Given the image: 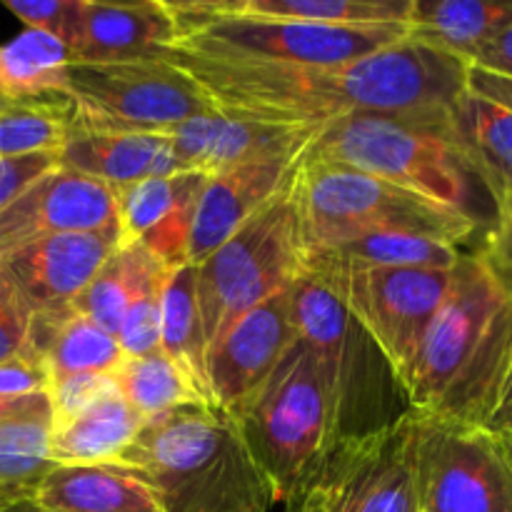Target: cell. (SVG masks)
I'll use <instances>...</instances> for the list:
<instances>
[{
  "label": "cell",
  "instance_id": "6da1fadb",
  "mask_svg": "<svg viewBox=\"0 0 512 512\" xmlns=\"http://www.w3.org/2000/svg\"><path fill=\"white\" fill-rule=\"evenodd\" d=\"M225 113L318 128L360 113L445 120L465 93L468 63L405 38L340 65H273L165 50Z\"/></svg>",
  "mask_w": 512,
  "mask_h": 512
},
{
  "label": "cell",
  "instance_id": "7a4b0ae2",
  "mask_svg": "<svg viewBox=\"0 0 512 512\" xmlns=\"http://www.w3.org/2000/svg\"><path fill=\"white\" fill-rule=\"evenodd\" d=\"M512 358V290L475 250H463L408 383L410 410L483 425Z\"/></svg>",
  "mask_w": 512,
  "mask_h": 512
},
{
  "label": "cell",
  "instance_id": "3957f363",
  "mask_svg": "<svg viewBox=\"0 0 512 512\" xmlns=\"http://www.w3.org/2000/svg\"><path fill=\"white\" fill-rule=\"evenodd\" d=\"M113 465L138 475L163 512H273L278 493L238 420L215 405H185L145 420Z\"/></svg>",
  "mask_w": 512,
  "mask_h": 512
},
{
  "label": "cell",
  "instance_id": "277c9868",
  "mask_svg": "<svg viewBox=\"0 0 512 512\" xmlns=\"http://www.w3.org/2000/svg\"><path fill=\"white\" fill-rule=\"evenodd\" d=\"M290 315L318 360L333 440L388 428L408 413V395L385 355L323 283L300 273L290 288Z\"/></svg>",
  "mask_w": 512,
  "mask_h": 512
},
{
  "label": "cell",
  "instance_id": "5b68a950",
  "mask_svg": "<svg viewBox=\"0 0 512 512\" xmlns=\"http://www.w3.org/2000/svg\"><path fill=\"white\" fill-rule=\"evenodd\" d=\"M303 253L370 233H413L463 248L478 220L398 188L388 180L333 163L300 160L293 178Z\"/></svg>",
  "mask_w": 512,
  "mask_h": 512
},
{
  "label": "cell",
  "instance_id": "8992f818",
  "mask_svg": "<svg viewBox=\"0 0 512 512\" xmlns=\"http://www.w3.org/2000/svg\"><path fill=\"white\" fill-rule=\"evenodd\" d=\"M445 120L380 113L348 115L313 128L300 160L343 165L473 215L470 173L445 140Z\"/></svg>",
  "mask_w": 512,
  "mask_h": 512
},
{
  "label": "cell",
  "instance_id": "52a82bcc",
  "mask_svg": "<svg viewBox=\"0 0 512 512\" xmlns=\"http://www.w3.org/2000/svg\"><path fill=\"white\" fill-rule=\"evenodd\" d=\"M180 28L173 48L218 60L273 65H340L408 38L405 23L340 28L215 10L208 0H165Z\"/></svg>",
  "mask_w": 512,
  "mask_h": 512
},
{
  "label": "cell",
  "instance_id": "ba28073f",
  "mask_svg": "<svg viewBox=\"0 0 512 512\" xmlns=\"http://www.w3.org/2000/svg\"><path fill=\"white\" fill-rule=\"evenodd\" d=\"M300 273L303 238L290 180L258 215L195 265L208 350L248 310L290 290Z\"/></svg>",
  "mask_w": 512,
  "mask_h": 512
},
{
  "label": "cell",
  "instance_id": "9c48e42d",
  "mask_svg": "<svg viewBox=\"0 0 512 512\" xmlns=\"http://www.w3.org/2000/svg\"><path fill=\"white\" fill-rule=\"evenodd\" d=\"M230 415L283 508L333 443L328 395L313 350L295 340L273 375Z\"/></svg>",
  "mask_w": 512,
  "mask_h": 512
},
{
  "label": "cell",
  "instance_id": "30bf717a",
  "mask_svg": "<svg viewBox=\"0 0 512 512\" xmlns=\"http://www.w3.org/2000/svg\"><path fill=\"white\" fill-rule=\"evenodd\" d=\"M68 128L93 133H165L215 110L213 100L165 55L68 68Z\"/></svg>",
  "mask_w": 512,
  "mask_h": 512
},
{
  "label": "cell",
  "instance_id": "8fae6325",
  "mask_svg": "<svg viewBox=\"0 0 512 512\" xmlns=\"http://www.w3.org/2000/svg\"><path fill=\"white\" fill-rule=\"evenodd\" d=\"M413 420L408 410L388 428L333 440L283 512H418Z\"/></svg>",
  "mask_w": 512,
  "mask_h": 512
},
{
  "label": "cell",
  "instance_id": "7c38bea8",
  "mask_svg": "<svg viewBox=\"0 0 512 512\" xmlns=\"http://www.w3.org/2000/svg\"><path fill=\"white\" fill-rule=\"evenodd\" d=\"M308 275L323 283L358 320L408 395L420 345L448 298L453 270L330 268Z\"/></svg>",
  "mask_w": 512,
  "mask_h": 512
},
{
  "label": "cell",
  "instance_id": "4fadbf2b",
  "mask_svg": "<svg viewBox=\"0 0 512 512\" xmlns=\"http://www.w3.org/2000/svg\"><path fill=\"white\" fill-rule=\"evenodd\" d=\"M413 418L418 512H512V470L498 435L418 410Z\"/></svg>",
  "mask_w": 512,
  "mask_h": 512
},
{
  "label": "cell",
  "instance_id": "5bb4252c",
  "mask_svg": "<svg viewBox=\"0 0 512 512\" xmlns=\"http://www.w3.org/2000/svg\"><path fill=\"white\" fill-rule=\"evenodd\" d=\"M295 340L298 333L290 315V290L248 310L210 345V405L235 413L273 375Z\"/></svg>",
  "mask_w": 512,
  "mask_h": 512
},
{
  "label": "cell",
  "instance_id": "9a60e30c",
  "mask_svg": "<svg viewBox=\"0 0 512 512\" xmlns=\"http://www.w3.org/2000/svg\"><path fill=\"white\" fill-rule=\"evenodd\" d=\"M115 223L118 203L108 185L55 165L0 213V258L35 240Z\"/></svg>",
  "mask_w": 512,
  "mask_h": 512
},
{
  "label": "cell",
  "instance_id": "2e32d148",
  "mask_svg": "<svg viewBox=\"0 0 512 512\" xmlns=\"http://www.w3.org/2000/svg\"><path fill=\"white\" fill-rule=\"evenodd\" d=\"M123 245L120 223L35 240L0 258V270L35 313L73 303L105 260Z\"/></svg>",
  "mask_w": 512,
  "mask_h": 512
},
{
  "label": "cell",
  "instance_id": "e0dca14e",
  "mask_svg": "<svg viewBox=\"0 0 512 512\" xmlns=\"http://www.w3.org/2000/svg\"><path fill=\"white\" fill-rule=\"evenodd\" d=\"M300 153L303 150L265 155L210 175L195 210L188 240V263H203L235 230L258 215L293 180Z\"/></svg>",
  "mask_w": 512,
  "mask_h": 512
},
{
  "label": "cell",
  "instance_id": "ac0fdd59",
  "mask_svg": "<svg viewBox=\"0 0 512 512\" xmlns=\"http://www.w3.org/2000/svg\"><path fill=\"white\" fill-rule=\"evenodd\" d=\"M208 175L185 170L113 190L123 245L135 243L165 268L188 263V240Z\"/></svg>",
  "mask_w": 512,
  "mask_h": 512
},
{
  "label": "cell",
  "instance_id": "d6986e66",
  "mask_svg": "<svg viewBox=\"0 0 512 512\" xmlns=\"http://www.w3.org/2000/svg\"><path fill=\"white\" fill-rule=\"evenodd\" d=\"M310 133L313 128L265 123V120L215 108L168 128L160 135L168 140L180 168L195 170L210 178L248 160L303 150Z\"/></svg>",
  "mask_w": 512,
  "mask_h": 512
},
{
  "label": "cell",
  "instance_id": "ffe728a7",
  "mask_svg": "<svg viewBox=\"0 0 512 512\" xmlns=\"http://www.w3.org/2000/svg\"><path fill=\"white\" fill-rule=\"evenodd\" d=\"M178 40V20L165 0H85L83 30L75 48L70 50V63L103 65L155 60Z\"/></svg>",
  "mask_w": 512,
  "mask_h": 512
},
{
  "label": "cell",
  "instance_id": "44dd1931",
  "mask_svg": "<svg viewBox=\"0 0 512 512\" xmlns=\"http://www.w3.org/2000/svg\"><path fill=\"white\" fill-rule=\"evenodd\" d=\"M58 158L63 168L98 180L110 190L185 173L168 140L158 133H93L68 128Z\"/></svg>",
  "mask_w": 512,
  "mask_h": 512
},
{
  "label": "cell",
  "instance_id": "7402d4cb",
  "mask_svg": "<svg viewBox=\"0 0 512 512\" xmlns=\"http://www.w3.org/2000/svg\"><path fill=\"white\" fill-rule=\"evenodd\" d=\"M445 140L493 203L512 198V113L465 90L445 120Z\"/></svg>",
  "mask_w": 512,
  "mask_h": 512
},
{
  "label": "cell",
  "instance_id": "603a6c76",
  "mask_svg": "<svg viewBox=\"0 0 512 512\" xmlns=\"http://www.w3.org/2000/svg\"><path fill=\"white\" fill-rule=\"evenodd\" d=\"M45 512H163L153 490L120 465H55L33 493Z\"/></svg>",
  "mask_w": 512,
  "mask_h": 512
},
{
  "label": "cell",
  "instance_id": "cb8c5ba5",
  "mask_svg": "<svg viewBox=\"0 0 512 512\" xmlns=\"http://www.w3.org/2000/svg\"><path fill=\"white\" fill-rule=\"evenodd\" d=\"M512 25V0H410L408 40L470 63Z\"/></svg>",
  "mask_w": 512,
  "mask_h": 512
},
{
  "label": "cell",
  "instance_id": "d4e9b609",
  "mask_svg": "<svg viewBox=\"0 0 512 512\" xmlns=\"http://www.w3.org/2000/svg\"><path fill=\"white\" fill-rule=\"evenodd\" d=\"M28 350L45 360L50 385L70 375L115 373L125 360L115 335L75 313L70 305L33 315Z\"/></svg>",
  "mask_w": 512,
  "mask_h": 512
},
{
  "label": "cell",
  "instance_id": "484cf974",
  "mask_svg": "<svg viewBox=\"0 0 512 512\" xmlns=\"http://www.w3.org/2000/svg\"><path fill=\"white\" fill-rule=\"evenodd\" d=\"M143 418L120 395L118 385L93 405L50 425L48 453L55 465H108L135 440Z\"/></svg>",
  "mask_w": 512,
  "mask_h": 512
},
{
  "label": "cell",
  "instance_id": "4316f807",
  "mask_svg": "<svg viewBox=\"0 0 512 512\" xmlns=\"http://www.w3.org/2000/svg\"><path fill=\"white\" fill-rule=\"evenodd\" d=\"M463 248L413 233H370L330 248L303 253V270L330 268H428L453 270Z\"/></svg>",
  "mask_w": 512,
  "mask_h": 512
},
{
  "label": "cell",
  "instance_id": "83f0119b",
  "mask_svg": "<svg viewBox=\"0 0 512 512\" xmlns=\"http://www.w3.org/2000/svg\"><path fill=\"white\" fill-rule=\"evenodd\" d=\"M165 265L140 245H120L113 255L95 273L88 288L70 303L75 313L93 320L110 335H115L125 310L140 298L148 288L160 283Z\"/></svg>",
  "mask_w": 512,
  "mask_h": 512
},
{
  "label": "cell",
  "instance_id": "f1b7e54d",
  "mask_svg": "<svg viewBox=\"0 0 512 512\" xmlns=\"http://www.w3.org/2000/svg\"><path fill=\"white\" fill-rule=\"evenodd\" d=\"M160 350L190 375L208 398V338L195 288V265L170 268L160 293Z\"/></svg>",
  "mask_w": 512,
  "mask_h": 512
},
{
  "label": "cell",
  "instance_id": "f546056e",
  "mask_svg": "<svg viewBox=\"0 0 512 512\" xmlns=\"http://www.w3.org/2000/svg\"><path fill=\"white\" fill-rule=\"evenodd\" d=\"M70 53L58 38L25 28L0 45V98L43 103L45 95H68Z\"/></svg>",
  "mask_w": 512,
  "mask_h": 512
},
{
  "label": "cell",
  "instance_id": "4dcf8cb0",
  "mask_svg": "<svg viewBox=\"0 0 512 512\" xmlns=\"http://www.w3.org/2000/svg\"><path fill=\"white\" fill-rule=\"evenodd\" d=\"M215 10L340 28L408 23L410 0H208Z\"/></svg>",
  "mask_w": 512,
  "mask_h": 512
},
{
  "label": "cell",
  "instance_id": "1f68e13d",
  "mask_svg": "<svg viewBox=\"0 0 512 512\" xmlns=\"http://www.w3.org/2000/svg\"><path fill=\"white\" fill-rule=\"evenodd\" d=\"M113 380L125 403L143 418V423L185 405H210L190 375L163 350L143 358H125L113 373Z\"/></svg>",
  "mask_w": 512,
  "mask_h": 512
},
{
  "label": "cell",
  "instance_id": "d6a6232c",
  "mask_svg": "<svg viewBox=\"0 0 512 512\" xmlns=\"http://www.w3.org/2000/svg\"><path fill=\"white\" fill-rule=\"evenodd\" d=\"M53 413H30L0 423V493L33 498L40 480L55 468L50 460Z\"/></svg>",
  "mask_w": 512,
  "mask_h": 512
},
{
  "label": "cell",
  "instance_id": "836d02e7",
  "mask_svg": "<svg viewBox=\"0 0 512 512\" xmlns=\"http://www.w3.org/2000/svg\"><path fill=\"white\" fill-rule=\"evenodd\" d=\"M68 105V103H65ZM68 135V108L23 103L0 110V158L60 150Z\"/></svg>",
  "mask_w": 512,
  "mask_h": 512
},
{
  "label": "cell",
  "instance_id": "e575fe53",
  "mask_svg": "<svg viewBox=\"0 0 512 512\" xmlns=\"http://www.w3.org/2000/svg\"><path fill=\"white\" fill-rule=\"evenodd\" d=\"M85 0H3L5 10L15 15L25 28L53 35L70 50L83 30Z\"/></svg>",
  "mask_w": 512,
  "mask_h": 512
},
{
  "label": "cell",
  "instance_id": "d590c367",
  "mask_svg": "<svg viewBox=\"0 0 512 512\" xmlns=\"http://www.w3.org/2000/svg\"><path fill=\"white\" fill-rule=\"evenodd\" d=\"M163 280L145 290L125 310L123 320H120L118 330H115V340H118L125 358H143V355L158 353L160 350V293H163Z\"/></svg>",
  "mask_w": 512,
  "mask_h": 512
},
{
  "label": "cell",
  "instance_id": "8d00e7d4",
  "mask_svg": "<svg viewBox=\"0 0 512 512\" xmlns=\"http://www.w3.org/2000/svg\"><path fill=\"white\" fill-rule=\"evenodd\" d=\"M115 388L113 373H88V375H70V378L55 380L50 385V410L53 420H65L70 415L80 413L88 405H93L100 395Z\"/></svg>",
  "mask_w": 512,
  "mask_h": 512
},
{
  "label": "cell",
  "instance_id": "74e56055",
  "mask_svg": "<svg viewBox=\"0 0 512 512\" xmlns=\"http://www.w3.org/2000/svg\"><path fill=\"white\" fill-rule=\"evenodd\" d=\"M50 393V373L38 353H23L0 363V400H20L30 395Z\"/></svg>",
  "mask_w": 512,
  "mask_h": 512
},
{
  "label": "cell",
  "instance_id": "f35d334b",
  "mask_svg": "<svg viewBox=\"0 0 512 512\" xmlns=\"http://www.w3.org/2000/svg\"><path fill=\"white\" fill-rule=\"evenodd\" d=\"M60 150H45V153L10 155L0 158V213L8 208L13 200H18L30 185L43 178L48 170L60 165Z\"/></svg>",
  "mask_w": 512,
  "mask_h": 512
},
{
  "label": "cell",
  "instance_id": "ab89813d",
  "mask_svg": "<svg viewBox=\"0 0 512 512\" xmlns=\"http://www.w3.org/2000/svg\"><path fill=\"white\" fill-rule=\"evenodd\" d=\"M30 320L33 310L0 270V363L28 348Z\"/></svg>",
  "mask_w": 512,
  "mask_h": 512
},
{
  "label": "cell",
  "instance_id": "60d3db41",
  "mask_svg": "<svg viewBox=\"0 0 512 512\" xmlns=\"http://www.w3.org/2000/svg\"><path fill=\"white\" fill-rule=\"evenodd\" d=\"M475 253L512 290V198L495 205V223Z\"/></svg>",
  "mask_w": 512,
  "mask_h": 512
},
{
  "label": "cell",
  "instance_id": "b9f144b4",
  "mask_svg": "<svg viewBox=\"0 0 512 512\" xmlns=\"http://www.w3.org/2000/svg\"><path fill=\"white\" fill-rule=\"evenodd\" d=\"M465 90L480 95V98L490 100V103L500 105V108L512 113V78L505 75L488 73L483 68L468 65V75H465Z\"/></svg>",
  "mask_w": 512,
  "mask_h": 512
},
{
  "label": "cell",
  "instance_id": "7bdbcfd3",
  "mask_svg": "<svg viewBox=\"0 0 512 512\" xmlns=\"http://www.w3.org/2000/svg\"><path fill=\"white\" fill-rule=\"evenodd\" d=\"M468 65H475V68H483L488 73L505 75V78H512V25L505 30H500Z\"/></svg>",
  "mask_w": 512,
  "mask_h": 512
},
{
  "label": "cell",
  "instance_id": "ee69618b",
  "mask_svg": "<svg viewBox=\"0 0 512 512\" xmlns=\"http://www.w3.org/2000/svg\"><path fill=\"white\" fill-rule=\"evenodd\" d=\"M485 428L495 435H512V358L508 373H505L503 388H500L498 403H495V410L490 413Z\"/></svg>",
  "mask_w": 512,
  "mask_h": 512
},
{
  "label": "cell",
  "instance_id": "f6af8a7d",
  "mask_svg": "<svg viewBox=\"0 0 512 512\" xmlns=\"http://www.w3.org/2000/svg\"><path fill=\"white\" fill-rule=\"evenodd\" d=\"M30 413H53V410H50L48 393L30 395V398H20V400H0V423H5V420L10 418H18V415H30Z\"/></svg>",
  "mask_w": 512,
  "mask_h": 512
},
{
  "label": "cell",
  "instance_id": "bcb514c9",
  "mask_svg": "<svg viewBox=\"0 0 512 512\" xmlns=\"http://www.w3.org/2000/svg\"><path fill=\"white\" fill-rule=\"evenodd\" d=\"M0 512H45V510H40L38 505L28 498V500H18V503L8 505V508H3Z\"/></svg>",
  "mask_w": 512,
  "mask_h": 512
},
{
  "label": "cell",
  "instance_id": "7dc6e473",
  "mask_svg": "<svg viewBox=\"0 0 512 512\" xmlns=\"http://www.w3.org/2000/svg\"><path fill=\"white\" fill-rule=\"evenodd\" d=\"M498 438H500V443H503L505 458H508L510 470H512V435H498Z\"/></svg>",
  "mask_w": 512,
  "mask_h": 512
},
{
  "label": "cell",
  "instance_id": "c3c4849f",
  "mask_svg": "<svg viewBox=\"0 0 512 512\" xmlns=\"http://www.w3.org/2000/svg\"><path fill=\"white\" fill-rule=\"evenodd\" d=\"M18 500H28V498H20V495H8V493H0V510L8 508V505L18 503Z\"/></svg>",
  "mask_w": 512,
  "mask_h": 512
},
{
  "label": "cell",
  "instance_id": "681fc988",
  "mask_svg": "<svg viewBox=\"0 0 512 512\" xmlns=\"http://www.w3.org/2000/svg\"><path fill=\"white\" fill-rule=\"evenodd\" d=\"M13 105H23V103H10V100L0 98V110H5V108H13Z\"/></svg>",
  "mask_w": 512,
  "mask_h": 512
}]
</instances>
